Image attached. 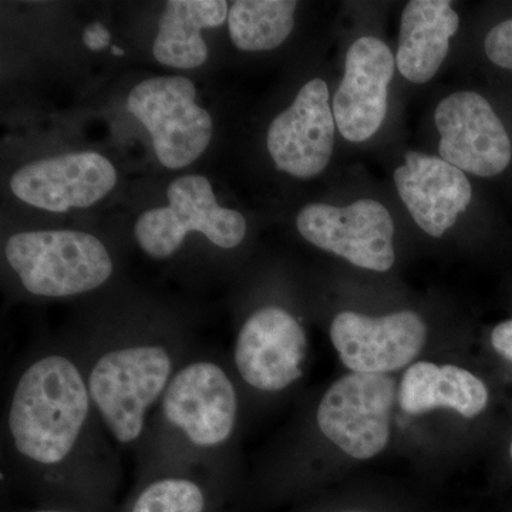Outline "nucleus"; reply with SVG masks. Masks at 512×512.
Returning <instances> with one entry per match:
<instances>
[{
	"label": "nucleus",
	"instance_id": "obj_22",
	"mask_svg": "<svg viewBox=\"0 0 512 512\" xmlns=\"http://www.w3.org/2000/svg\"><path fill=\"white\" fill-rule=\"evenodd\" d=\"M491 343L498 355L512 362V319L495 326L491 333Z\"/></svg>",
	"mask_w": 512,
	"mask_h": 512
},
{
	"label": "nucleus",
	"instance_id": "obj_21",
	"mask_svg": "<svg viewBox=\"0 0 512 512\" xmlns=\"http://www.w3.org/2000/svg\"><path fill=\"white\" fill-rule=\"evenodd\" d=\"M484 49L495 66L512 70V19L504 20L488 32Z\"/></svg>",
	"mask_w": 512,
	"mask_h": 512
},
{
	"label": "nucleus",
	"instance_id": "obj_2",
	"mask_svg": "<svg viewBox=\"0 0 512 512\" xmlns=\"http://www.w3.org/2000/svg\"><path fill=\"white\" fill-rule=\"evenodd\" d=\"M183 363L177 348L154 340H136L97 350L84 366L97 419L111 440L134 446Z\"/></svg>",
	"mask_w": 512,
	"mask_h": 512
},
{
	"label": "nucleus",
	"instance_id": "obj_17",
	"mask_svg": "<svg viewBox=\"0 0 512 512\" xmlns=\"http://www.w3.org/2000/svg\"><path fill=\"white\" fill-rule=\"evenodd\" d=\"M399 403L409 414L450 409L473 419L487 407L488 390L483 380L461 367L417 362L404 373Z\"/></svg>",
	"mask_w": 512,
	"mask_h": 512
},
{
	"label": "nucleus",
	"instance_id": "obj_9",
	"mask_svg": "<svg viewBox=\"0 0 512 512\" xmlns=\"http://www.w3.org/2000/svg\"><path fill=\"white\" fill-rule=\"evenodd\" d=\"M308 339L301 323L279 306L252 313L239 329L234 365L242 382L259 392L288 389L303 375Z\"/></svg>",
	"mask_w": 512,
	"mask_h": 512
},
{
	"label": "nucleus",
	"instance_id": "obj_7",
	"mask_svg": "<svg viewBox=\"0 0 512 512\" xmlns=\"http://www.w3.org/2000/svg\"><path fill=\"white\" fill-rule=\"evenodd\" d=\"M396 382L387 375L349 373L323 394L316 412L320 433L357 460L386 448Z\"/></svg>",
	"mask_w": 512,
	"mask_h": 512
},
{
	"label": "nucleus",
	"instance_id": "obj_18",
	"mask_svg": "<svg viewBox=\"0 0 512 512\" xmlns=\"http://www.w3.org/2000/svg\"><path fill=\"white\" fill-rule=\"evenodd\" d=\"M228 12L224 0H170L154 40V57L175 69L201 66L208 57L201 30L218 28L228 19Z\"/></svg>",
	"mask_w": 512,
	"mask_h": 512
},
{
	"label": "nucleus",
	"instance_id": "obj_4",
	"mask_svg": "<svg viewBox=\"0 0 512 512\" xmlns=\"http://www.w3.org/2000/svg\"><path fill=\"white\" fill-rule=\"evenodd\" d=\"M5 255L23 288L42 298L92 292L113 274L109 251L86 232H20L9 238Z\"/></svg>",
	"mask_w": 512,
	"mask_h": 512
},
{
	"label": "nucleus",
	"instance_id": "obj_12",
	"mask_svg": "<svg viewBox=\"0 0 512 512\" xmlns=\"http://www.w3.org/2000/svg\"><path fill=\"white\" fill-rule=\"evenodd\" d=\"M328 84L313 79L302 86L292 106L268 130V150L278 170L296 178L322 173L335 146V116Z\"/></svg>",
	"mask_w": 512,
	"mask_h": 512
},
{
	"label": "nucleus",
	"instance_id": "obj_1",
	"mask_svg": "<svg viewBox=\"0 0 512 512\" xmlns=\"http://www.w3.org/2000/svg\"><path fill=\"white\" fill-rule=\"evenodd\" d=\"M94 410L84 367L66 353L37 357L10 394L6 427L13 453L32 473L56 481L92 444Z\"/></svg>",
	"mask_w": 512,
	"mask_h": 512
},
{
	"label": "nucleus",
	"instance_id": "obj_5",
	"mask_svg": "<svg viewBox=\"0 0 512 512\" xmlns=\"http://www.w3.org/2000/svg\"><path fill=\"white\" fill-rule=\"evenodd\" d=\"M170 205L140 215L134 227L138 245L153 258L173 256L190 232H200L222 249L238 247L247 221L238 211L218 205L204 175H183L168 187Z\"/></svg>",
	"mask_w": 512,
	"mask_h": 512
},
{
	"label": "nucleus",
	"instance_id": "obj_20",
	"mask_svg": "<svg viewBox=\"0 0 512 512\" xmlns=\"http://www.w3.org/2000/svg\"><path fill=\"white\" fill-rule=\"evenodd\" d=\"M126 512H214V497L200 477L173 471L138 488Z\"/></svg>",
	"mask_w": 512,
	"mask_h": 512
},
{
	"label": "nucleus",
	"instance_id": "obj_15",
	"mask_svg": "<svg viewBox=\"0 0 512 512\" xmlns=\"http://www.w3.org/2000/svg\"><path fill=\"white\" fill-rule=\"evenodd\" d=\"M394 171L397 192L426 234L441 238L467 210L473 188L463 171L443 158L409 151Z\"/></svg>",
	"mask_w": 512,
	"mask_h": 512
},
{
	"label": "nucleus",
	"instance_id": "obj_14",
	"mask_svg": "<svg viewBox=\"0 0 512 512\" xmlns=\"http://www.w3.org/2000/svg\"><path fill=\"white\" fill-rule=\"evenodd\" d=\"M393 74V53L383 40L359 37L349 47L345 76L332 104L336 126L346 140L363 143L382 127Z\"/></svg>",
	"mask_w": 512,
	"mask_h": 512
},
{
	"label": "nucleus",
	"instance_id": "obj_24",
	"mask_svg": "<svg viewBox=\"0 0 512 512\" xmlns=\"http://www.w3.org/2000/svg\"><path fill=\"white\" fill-rule=\"evenodd\" d=\"M29 512H76V511H69L64 510V508H39V510H33Z\"/></svg>",
	"mask_w": 512,
	"mask_h": 512
},
{
	"label": "nucleus",
	"instance_id": "obj_10",
	"mask_svg": "<svg viewBox=\"0 0 512 512\" xmlns=\"http://www.w3.org/2000/svg\"><path fill=\"white\" fill-rule=\"evenodd\" d=\"M330 339L343 365L352 372L387 375L420 355L426 345L427 326L413 311L380 318L340 312L330 326Z\"/></svg>",
	"mask_w": 512,
	"mask_h": 512
},
{
	"label": "nucleus",
	"instance_id": "obj_19",
	"mask_svg": "<svg viewBox=\"0 0 512 512\" xmlns=\"http://www.w3.org/2000/svg\"><path fill=\"white\" fill-rule=\"evenodd\" d=\"M298 2L291 0H238L228 12L232 43L245 52L276 49L293 29Z\"/></svg>",
	"mask_w": 512,
	"mask_h": 512
},
{
	"label": "nucleus",
	"instance_id": "obj_23",
	"mask_svg": "<svg viewBox=\"0 0 512 512\" xmlns=\"http://www.w3.org/2000/svg\"><path fill=\"white\" fill-rule=\"evenodd\" d=\"M111 35L106 26L99 22H94L87 26L83 32V43L89 47L92 52H100L110 45Z\"/></svg>",
	"mask_w": 512,
	"mask_h": 512
},
{
	"label": "nucleus",
	"instance_id": "obj_3",
	"mask_svg": "<svg viewBox=\"0 0 512 512\" xmlns=\"http://www.w3.org/2000/svg\"><path fill=\"white\" fill-rule=\"evenodd\" d=\"M237 387L227 369L211 359L185 362L161 397L157 417L168 436L188 451H221L238 423Z\"/></svg>",
	"mask_w": 512,
	"mask_h": 512
},
{
	"label": "nucleus",
	"instance_id": "obj_25",
	"mask_svg": "<svg viewBox=\"0 0 512 512\" xmlns=\"http://www.w3.org/2000/svg\"><path fill=\"white\" fill-rule=\"evenodd\" d=\"M111 52H113V55H116V56L124 55L123 50L119 49V47H117V46H111Z\"/></svg>",
	"mask_w": 512,
	"mask_h": 512
},
{
	"label": "nucleus",
	"instance_id": "obj_8",
	"mask_svg": "<svg viewBox=\"0 0 512 512\" xmlns=\"http://www.w3.org/2000/svg\"><path fill=\"white\" fill-rule=\"evenodd\" d=\"M296 227L315 247L359 268L386 272L396 261L392 215L375 200H359L348 207L306 205L299 211Z\"/></svg>",
	"mask_w": 512,
	"mask_h": 512
},
{
	"label": "nucleus",
	"instance_id": "obj_13",
	"mask_svg": "<svg viewBox=\"0 0 512 512\" xmlns=\"http://www.w3.org/2000/svg\"><path fill=\"white\" fill-rule=\"evenodd\" d=\"M117 183L116 168L101 154L70 153L26 164L10 188L20 201L52 212L87 208L106 197Z\"/></svg>",
	"mask_w": 512,
	"mask_h": 512
},
{
	"label": "nucleus",
	"instance_id": "obj_16",
	"mask_svg": "<svg viewBox=\"0 0 512 512\" xmlns=\"http://www.w3.org/2000/svg\"><path fill=\"white\" fill-rule=\"evenodd\" d=\"M460 18L448 0H412L400 23L396 63L404 79L430 82L443 64L456 35Z\"/></svg>",
	"mask_w": 512,
	"mask_h": 512
},
{
	"label": "nucleus",
	"instance_id": "obj_26",
	"mask_svg": "<svg viewBox=\"0 0 512 512\" xmlns=\"http://www.w3.org/2000/svg\"><path fill=\"white\" fill-rule=\"evenodd\" d=\"M510 453H511V458H512V441H511Z\"/></svg>",
	"mask_w": 512,
	"mask_h": 512
},
{
	"label": "nucleus",
	"instance_id": "obj_11",
	"mask_svg": "<svg viewBox=\"0 0 512 512\" xmlns=\"http://www.w3.org/2000/svg\"><path fill=\"white\" fill-rule=\"evenodd\" d=\"M434 120L440 133V158L463 173L494 177L510 165V137L480 94H451L437 107Z\"/></svg>",
	"mask_w": 512,
	"mask_h": 512
},
{
	"label": "nucleus",
	"instance_id": "obj_6",
	"mask_svg": "<svg viewBox=\"0 0 512 512\" xmlns=\"http://www.w3.org/2000/svg\"><path fill=\"white\" fill-rule=\"evenodd\" d=\"M197 89L187 77H154L131 90L127 109L146 126L164 167L177 170L207 150L212 120L195 103Z\"/></svg>",
	"mask_w": 512,
	"mask_h": 512
}]
</instances>
